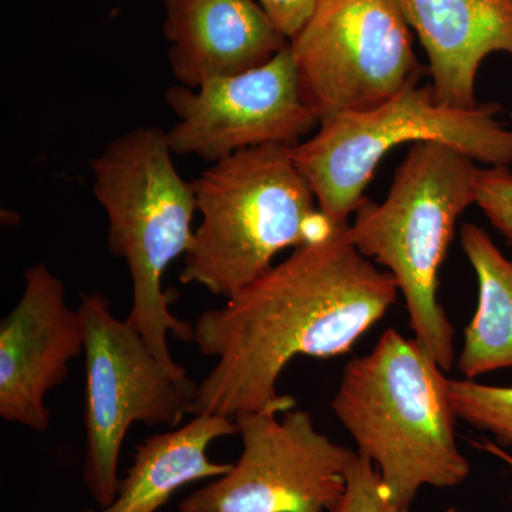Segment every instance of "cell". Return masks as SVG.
Masks as SVG:
<instances>
[{
  "instance_id": "obj_1",
  "label": "cell",
  "mask_w": 512,
  "mask_h": 512,
  "mask_svg": "<svg viewBox=\"0 0 512 512\" xmlns=\"http://www.w3.org/2000/svg\"><path fill=\"white\" fill-rule=\"evenodd\" d=\"M346 227L295 248L222 308L201 313L194 342L217 363L198 384L192 414L235 419L282 402L276 383L295 357L346 355L397 302L393 276L350 244Z\"/></svg>"
},
{
  "instance_id": "obj_2",
  "label": "cell",
  "mask_w": 512,
  "mask_h": 512,
  "mask_svg": "<svg viewBox=\"0 0 512 512\" xmlns=\"http://www.w3.org/2000/svg\"><path fill=\"white\" fill-rule=\"evenodd\" d=\"M330 406L404 512L424 487L454 488L470 476L450 379L416 339L387 329L346 365Z\"/></svg>"
},
{
  "instance_id": "obj_3",
  "label": "cell",
  "mask_w": 512,
  "mask_h": 512,
  "mask_svg": "<svg viewBox=\"0 0 512 512\" xmlns=\"http://www.w3.org/2000/svg\"><path fill=\"white\" fill-rule=\"evenodd\" d=\"M292 147L238 151L192 181L202 221L184 255L181 284L231 298L265 274L279 252L342 228L320 211Z\"/></svg>"
},
{
  "instance_id": "obj_4",
  "label": "cell",
  "mask_w": 512,
  "mask_h": 512,
  "mask_svg": "<svg viewBox=\"0 0 512 512\" xmlns=\"http://www.w3.org/2000/svg\"><path fill=\"white\" fill-rule=\"evenodd\" d=\"M167 131L137 127L92 158L93 194L109 221L111 254L124 259L133 302L127 322L143 336L165 366L184 372L168 348V333L195 340L194 326L170 311L165 272L187 254L195 231L194 187L175 167Z\"/></svg>"
},
{
  "instance_id": "obj_5",
  "label": "cell",
  "mask_w": 512,
  "mask_h": 512,
  "mask_svg": "<svg viewBox=\"0 0 512 512\" xmlns=\"http://www.w3.org/2000/svg\"><path fill=\"white\" fill-rule=\"evenodd\" d=\"M476 161L447 144H412L382 202L363 198L346 237L396 281L414 339L444 372L454 365V328L437 299L441 265L458 218L476 204Z\"/></svg>"
},
{
  "instance_id": "obj_6",
  "label": "cell",
  "mask_w": 512,
  "mask_h": 512,
  "mask_svg": "<svg viewBox=\"0 0 512 512\" xmlns=\"http://www.w3.org/2000/svg\"><path fill=\"white\" fill-rule=\"evenodd\" d=\"M500 104L458 109L437 100L433 87L414 82L386 103L319 124L315 136L292 147L322 214L345 227L365 198L377 165L407 143L447 144L490 167L512 164V130L497 120Z\"/></svg>"
},
{
  "instance_id": "obj_7",
  "label": "cell",
  "mask_w": 512,
  "mask_h": 512,
  "mask_svg": "<svg viewBox=\"0 0 512 512\" xmlns=\"http://www.w3.org/2000/svg\"><path fill=\"white\" fill-rule=\"evenodd\" d=\"M79 311L86 356L83 481L106 508L119 491L121 447L130 427L180 426L194 413L198 384L185 370L165 366L126 319L114 316L103 293L83 295Z\"/></svg>"
},
{
  "instance_id": "obj_8",
  "label": "cell",
  "mask_w": 512,
  "mask_h": 512,
  "mask_svg": "<svg viewBox=\"0 0 512 512\" xmlns=\"http://www.w3.org/2000/svg\"><path fill=\"white\" fill-rule=\"evenodd\" d=\"M289 46L319 123L375 109L424 72L399 0H320Z\"/></svg>"
},
{
  "instance_id": "obj_9",
  "label": "cell",
  "mask_w": 512,
  "mask_h": 512,
  "mask_svg": "<svg viewBox=\"0 0 512 512\" xmlns=\"http://www.w3.org/2000/svg\"><path fill=\"white\" fill-rule=\"evenodd\" d=\"M242 453L178 505L180 512H330L356 451L320 433L293 397L235 416Z\"/></svg>"
},
{
  "instance_id": "obj_10",
  "label": "cell",
  "mask_w": 512,
  "mask_h": 512,
  "mask_svg": "<svg viewBox=\"0 0 512 512\" xmlns=\"http://www.w3.org/2000/svg\"><path fill=\"white\" fill-rule=\"evenodd\" d=\"M165 101L177 117L167 131L175 156L211 163L247 148L296 146L320 124L302 99L289 45L271 62L248 72L197 89L170 87Z\"/></svg>"
},
{
  "instance_id": "obj_11",
  "label": "cell",
  "mask_w": 512,
  "mask_h": 512,
  "mask_svg": "<svg viewBox=\"0 0 512 512\" xmlns=\"http://www.w3.org/2000/svg\"><path fill=\"white\" fill-rule=\"evenodd\" d=\"M23 278L18 305L0 322V416L45 433L47 393L66 382L70 360L84 353L83 319L45 264L29 266Z\"/></svg>"
},
{
  "instance_id": "obj_12",
  "label": "cell",
  "mask_w": 512,
  "mask_h": 512,
  "mask_svg": "<svg viewBox=\"0 0 512 512\" xmlns=\"http://www.w3.org/2000/svg\"><path fill=\"white\" fill-rule=\"evenodd\" d=\"M168 62L197 89L271 62L289 45L255 0H163Z\"/></svg>"
},
{
  "instance_id": "obj_13",
  "label": "cell",
  "mask_w": 512,
  "mask_h": 512,
  "mask_svg": "<svg viewBox=\"0 0 512 512\" xmlns=\"http://www.w3.org/2000/svg\"><path fill=\"white\" fill-rule=\"evenodd\" d=\"M429 59L437 100L477 107L476 80L485 57L512 56V0H399Z\"/></svg>"
},
{
  "instance_id": "obj_14",
  "label": "cell",
  "mask_w": 512,
  "mask_h": 512,
  "mask_svg": "<svg viewBox=\"0 0 512 512\" xmlns=\"http://www.w3.org/2000/svg\"><path fill=\"white\" fill-rule=\"evenodd\" d=\"M237 434L232 417L201 413L183 427L148 437L120 480L114 503L82 512H157L184 485L227 474L232 464L214 463L207 451L215 440Z\"/></svg>"
},
{
  "instance_id": "obj_15",
  "label": "cell",
  "mask_w": 512,
  "mask_h": 512,
  "mask_svg": "<svg viewBox=\"0 0 512 512\" xmlns=\"http://www.w3.org/2000/svg\"><path fill=\"white\" fill-rule=\"evenodd\" d=\"M461 248L477 275L478 306L464 332L458 370L474 380L512 369V259L470 222L461 228Z\"/></svg>"
},
{
  "instance_id": "obj_16",
  "label": "cell",
  "mask_w": 512,
  "mask_h": 512,
  "mask_svg": "<svg viewBox=\"0 0 512 512\" xmlns=\"http://www.w3.org/2000/svg\"><path fill=\"white\" fill-rule=\"evenodd\" d=\"M450 400L457 419L494 434L498 443L512 446V386L450 379Z\"/></svg>"
},
{
  "instance_id": "obj_17",
  "label": "cell",
  "mask_w": 512,
  "mask_h": 512,
  "mask_svg": "<svg viewBox=\"0 0 512 512\" xmlns=\"http://www.w3.org/2000/svg\"><path fill=\"white\" fill-rule=\"evenodd\" d=\"M330 512H404L384 487L375 464L357 453L346 471V488Z\"/></svg>"
},
{
  "instance_id": "obj_18",
  "label": "cell",
  "mask_w": 512,
  "mask_h": 512,
  "mask_svg": "<svg viewBox=\"0 0 512 512\" xmlns=\"http://www.w3.org/2000/svg\"><path fill=\"white\" fill-rule=\"evenodd\" d=\"M476 204L487 220L512 245V173L508 167L478 171Z\"/></svg>"
},
{
  "instance_id": "obj_19",
  "label": "cell",
  "mask_w": 512,
  "mask_h": 512,
  "mask_svg": "<svg viewBox=\"0 0 512 512\" xmlns=\"http://www.w3.org/2000/svg\"><path fill=\"white\" fill-rule=\"evenodd\" d=\"M276 29L291 40L312 18L320 0H258Z\"/></svg>"
},
{
  "instance_id": "obj_20",
  "label": "cell",
  "mask_w": 512,
  "mask_h": 512,
  "mask_svg": "<svg viewBox=\"0 0 512 512\" xmlns=\"http://www.w3.org/2000/svg\"><path fill=\"white\" fill-rule=\"evenodd\" d=\"M484 450H487L488 453L494 454V456L500 457L501 460H504L508 466L512 467V456L510 454L505 453L503 448L497 446V444L493 443H485L483 446Z\"/></svg>"
},
{
  "instance_id": "obj_21",
  "label": "cell",
  "mask_w": 512,
  "mask_h": 512,
  "mask_svg": "<svg viewBox=\"0 0 512 512\" xmlns=\"http://www.w3.org/2000/svg\"><path fill=\"white\" fill-rule=\"evenodd\" d=\"M511 121H512V107H511V113H510Z\"/></svg>"
}]
</instances>
